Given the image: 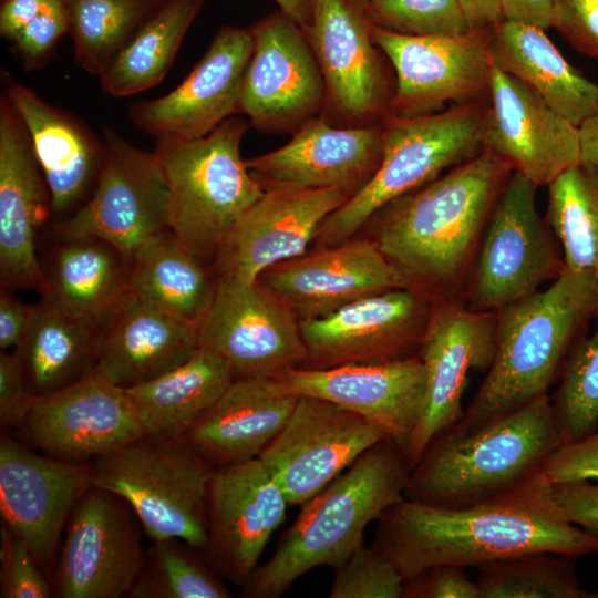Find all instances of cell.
<instances>
[{
  "instance_id": "1",
  "label": "cell",
  "mask_w": 598,
  "mask_h": 598,
  "mask_svg": "<svg viewBox=\"0 0 598 598\" xmlns=\"http://www.w3.org/2000/svg\"><path fill=\"white\" fill-rule=\"evenodd\" d=\"M377 522L373 545L403 579L442 564L476 568L534 551L598 553V538L567 520L542 472L515 491L462 507L402 497Z\"/></svg>"
},
{
  "instance_id": "2",
  "label": "cell",
  "mask_w": 598,
  "mask_h": 598,
  "mask_svg": "<svg viewBox=\"0 0 598 598\" xmlns=\"http://www.w3.org/2000/svg\"><path fill=\"white\" fill-rule=\"evenodd\" d=\"M512 173L483 148L373 215V240L408 288L464 305L482 237Z\"/></svg>"
},
{
  "instance_id": "3",
  "label": "cell",
  "mask_w": 598,
  "mask_h": 598,
  "mask_svg": "<svg viewBox=\"0 0 598 598\" xmlns=\"http://www.w3.org/2000/svg\"><path fill=\"white\" fill-rule=\"evenodd\" d=\"M496 312L494 360L464 416L450 430L477 429L548 394L598 312V282L565 267L545 290Z\"/></svg>"
},
{
  "instance_id": "4",
  "label": "cell",
  "mask_w": 598,
  "mask_h": 598,
  "mask_svg": "<svg viewBox=\"0 0 598 598\" xmlns=\"http://www.w3.org/2000/svg\"><path fill=\"white\" fill-rule=\"evenodd\" d=\"M411 471L402 446L382 440L301 506L274 555L240 586L243 598L280 597L313 568L336 569L360 545L364 528L404 497Z\"/></svg>"
},
{
  "instance_id": "5",
  "label": "cell",
  "mask_w": 598,
  "mask_h": 598,
  "mask_svg": "<svg viewBox=\"0 0 598 598\" xmlns=\"http://www.w3.org/2000/svg\"><path fill=\"white\" fill-rule=\"evenodd\" d=\"M563 443L551 400L542 395L477 429L436 436L411 468L404 497L462 507L509 493Z\"/></svg>"
},
{
  "instance_id": "6",
  "label": "cell",
  "mask_w": 598,
  "mask_h": 598,
  "mask_svg": "<svg viewBox=\"0 0 598 598\" xmlns=\"http://www.w3.org/2000/svg\"><path fill=\"white\" fill-rule=\"evenodd\" d=\"M247 128L246 121L230 116L198 138H157L168 228L205 262H213L228 229L265 190L240 155Z\"/></svg>"
},
{
  "instance_id": "7",
  "label": "cell",
  "mask_w": 598,
  "mask_h": 598,
  "mask_svg": "<svg viewBox=\"0 0 598 598\" xmlns=\"http://www.w3.org/2000/svg\"><path fill=\"white\" fill-rule=\"evenodd\" d=\"M489 101L383 121L380 164L371 178L320 225L319 247L351 238L391 200L434 181L483 150Z\"/></svg>"
},
{
  "instance_id": "8",
  "label": "cell",
  "mask_w": 598,
  "mask_h": 598,
  "mask_svg": "<svg viewBox=\"0 0 598 598\" xmlns=\"http://www.w3.org/2000/svg\"><path fill=\"white\" fill-rule=\"evenodd\" d=\"M91 468L92 485L124 498L152 542L177 537L205 550L214 468L184 436L144 434L95 458Z\"/></svg>"
},
{
  "instance_id": "9",
  "label": "cell",
  "mask_w": 598,
  "mask_h": 598,
  "mask_svg": "<svg viewBox=\"0 0 598 598\" xmlns=\"http://www.w3.org/2000/svg\"><path fill=\"white\" fill-rule=\"evenodd\" d=\"M536 188L513 171L482 237L466 287V308L498 311L563 272V255L536 208Z\"/></svg>"
},
{
  "instance_id": "10",
  "label": "cell",
  "mask_w": 598,
  "mask_h": 598,
  "mask_svg": "<svg viewBox=\"0 0 598 598\" xmlns=\"http://www.w3.org/2000/svg\"><path fill=\"white\" fill-rule=\"evenodd\" d=\"M196 328L198 346L220 355L235 379L275 377L307 358L300 320L260 279L216 277Z\"/></svg>"
},
{
  "instance_id": "11",
  "label": "cell",
  "mask_w": 598,
  "mask_h": 598,
  "mask_svg": "<svg viewBox=\"0 0 598 598\" xmlns=\"http://www.w3.org/2000/svg\"><path fill=\"white\" fill-rule=\"evenodd\" d=\"M167 231V188L154 153L106 130L92 196L60 223L59 238H97L132 262L145 245Z\"/></svg>"
},
{
  "instance_id": "12",
  "label": "cell",
  "mask_w": 598,
  "mask_h": 598,
  "mask_svg": "<svg viewBox=\"0 0 598 598\" xmlns=\"http://www.w3.org/2000/svg\"><path fill=\"white\" fill-rule=\"evenodd\" d=\"M143 534L124 498L91 485L66 523L51 577L53 597H126L144 563Z\"/></svg>"
},
{
  "instance_id": "13",
  "label": "cell",
  "mask_w": 598,
  "mask_h": 598,
  "mask_svg": "<svg viewBox=\"0 0 598 598\" xmlns=\"http://www.w3.org/2000/svg\"><path fill=\"white\" fill-rule=\"evenodd\" d=\"M492 28L455 35H406L372 23V41L395 73L390 115L421 116L443 111L447 103L487 101Z\"/></svg>"
},
{
  "instance_id": "14",
  "label": "cell",
  "mask_w": 598,
  "mask_h": 598,
  "mask_svg": "<svg viewBox=\"0 0 598 598\" xmlns=\"http://www.w3.org/2000/svg\"><path fill=\"white\" fill-rule=\"evenodd\" d=\"M368 0H313L306 32L326 84L323 115L364 126L390 115L393 89L371 37Z\"/></svg>"
},
{
  "instance_id": "15",
  "label": "cell",
  "mask_w": 598,
  "mask_h": 598,
  "mask_svg": "<svg viewBox=\"0 0 598 598\" xmlns=\"http://www.w3.org/2000/svg\"><path fill=\"white\" fill-rule=\"evenodd\" d=\"M250 31L254 47L236 113L260 132L293 134L326 105V84L309 38L281 10Z\"/></svg>"
},
{
  "instance_id": "16",
  "label": "cell",
  "mask_w": 598,
  "mask_h": 598,
  "mask_svg": "<svg viewBox=\"0 0 598 598\" xmlns=\"http://www.w3.org/2000/svg\"><path fill=\"white\" fill-rule=\"evenodd\" d=\"M91 475V463L56 460L1 433L2 524L28 546L50 582L66 523Z\"/></svg>"
},
{
  "instance_id": "17",
  "label": "cell",
  "mask_w": 598,
  "mask_h": 598,
  "mask_svg": "<svg viewBox=\"0 0 598 598\" xmlns=\"http://www.w3.org/2000/svg\"><path fill=\"white\" fill-rule=\"evenodd\" d=\"M496 327V311H475L446 300L432 302L417 353L425 369V393L405 450L411 468L436 436L464 416L462 400L468 372L487 371L492 365Z\"/></svg>"
},
{
  "instance_id": "18",
  "label": "cell",
  "mask_w": 598,
  "mask_h": 598,
  "mask_svg": "<svg viewBox=\"0 0 598 598\" xmlns=\"http://www.w3.org/2000/svg\"><path fill=\"white\" fill-rule=\"evenodd\" d=\"M385 439L378 427L344 408L298 395L288 422L258 458L289 506H301Z\"/></svg>"
},
{
  "instance_id": "19",
  "label": "cell",
  "mask_w": 598,
  "mask_h": 598,
  "mask_svg": "<svg viewBox=\"0 0 598 598\" xmlns=\"http://www.w3.org/2000/svg\"><path fill=\"white\" fill-rule=\"evenodd\" d=\"M432 300L399 287L368 296L318 319L300 320L303 369L382 363L419 353Z\"/></svg>"
},
{
  "instance_id": "20",
  "label": "cell",
  "mask_w": 598,
  "mask_h": 598,
  "mask_svg": "<svg viewBox=\"0 0 598 598\" xmlns=\"http://www.w3.org/2000/svg\"><path fill=\"white\" fill-rule=\"evenodd\" d=\"M16 431L34 450L72 463H91L145 434L125 389L94 371L38 396Z\"/></svg>"
},
{
  "instance_id": "21",
  "label": "cell",
  "mask_w": 598,
  "mask_h": 598,
  "mask_svg": "<svg viewBox=\"0 0 598 598\" xmlns=\"http://www.w3.org/2000/svg\"><path fill=\"white\" fill-rule=\"evenodd\" d=\"M264 186L226 233L213 260L216 277L254 282L268 268L305 254L323 220L351 197L340 188Z\"/></svg>"
},
{
  "instance_id": "22",
  "label": "cell",
  "mask_w": 598,
  "mask_h": 598,
  "mask_svg": "<svg viewBox=\"0 0 598 598\" xmlns=\"http://www.w3.org/2000/svg\"><path fill=\"white\" fill-rule=\"evenodd\" d=\"M288 501L257 457L214 470L206 504L205 551L224 579L243 586L256 569Z\"/></svg>"
},
{
  "instance_id": "23",
  "label": "cell",
  "mask_w": 598,
  "mask_h": 598,
  "mask_svg": "<svg viewBox=\"0 0 598 598\" xmlns=\"http://www.w3.org/2000/svg\"><path fill=\"white\" fill-rule=\"evenodd\" d=\"M488 101L483 148L501 157L536 187L550 185L580 163L579 127L493 61Z\"/></svg>"
},
{
  "instance_id": "24",
  "label": "cell",
  "mask_w": 598,
  "mask_h": 598,
  "mask_svg": "<svg viewBox=\"0 0 598 598\" xmlns=\"http://www.w3.org/2000/svg\"><path fill=\"white\" fill-rule=\"evenodd\" d=\"M275 378L287 392L320 398L362 416L404 451L422 413L425 369L419 354L382 363L295 368Z\"/></svg>"
},
{
  "instance_id": "25",
  "label": "cell",
  "mask_w": 598,
  "mask_h": 598,
  "mask_svg": "<svg viewBox=\"0 0 598 598\" xmlns=\"http://www.w3.org/2000/svg\"><path fill=\"white\" fill-rule=\"evenodd\" d=\"M52 212L49 187L30 135L7 96L0 103V281L1 289L44 286L35 251L38 229Z\"/></svg>"
},
{
  "instance_id": "26",
  "label": "cell",
  "mask_w": 598,
  "mask_h": 598,
  "mask_svg": "<svg viewBox=\"0 0 598 598\" xmlns=\"http://www.w3.org/2000/svg\"><path fill=\"white\" fill-rule=\"evenodd\" d=\"M252 47L250 29L221 27L177 87L133 107L136 126L156 138L193 140L210 133L236 113Z\"/></svg>"
},
{
  "instance_id": "27",
  "label": "cell",
  "mask_w": 598,
  "mask_h": 598,
  "mask_svg": "<svg viewBox=\"0 0 598 598\" xmlns=\"http://www.w3.org/2000/svg\"><path fill=\"white\" fill-rule=\"evenodd\" d=\"M259 279L299 320L323 318L368 296L406 287L373 239L319 247L268 268Z\"/></svg>"
},
{
  "instance_id": "28",
  "label": "cell",
  "mask_w": 598,
  "mask_h": 598,
  "mask_svg": "<svg viewBox=\"0 0 598 598\" xmlns=\"http://www.w3.org/2000/svg\"><path fill=\"white\" fill-rule=\"evenodd\" d=\"M382 145L383 122L338 126L320 114L283 146L245 162L262 184L340 188L352 196L377 171Z\"/></svg>"
},
{
  "instance_id": "29",
  "label": "cell",
  "mask_w": 598,
  "mask_h": 598,
  "mask_svg": "<svg viewBox=\"0 0 598 598\" xmlns=\"http://www.w3.org/2000/svg\"><path fill=\"white\" fill-rule=\"evenodd\" d=\"M297 401L275 377L235 379L184 437L214 470L245 463L282 430Z\"/></svg>"
},
{
  "instance_id": "30",
  "label": "cell",
  "mask_w": 598,
  "mask_h": 598,
  "mask_svg": "<svg viewBox=\"0 0 598 598\" xmlns=\"http://www.w3.org/2000/svg\"><path fill=\"white\" fill-rule=\"evenodd\" d=\"M197 348L195 326L127 292L105 323L94 372L128 389L177 367Z\"/></svg>"
},
{
  "instance_id": "31",
  "label": "cell",
  "mask_w": 598,
  "mask_h": 598,
  "mask_svg": "<svg viewBox=\"0 0 598 598\" xmlns=\"http://www.w3.org/2000/svg\"><path fill=\"white\" fill-rule=\"evenodd\" d=\"M7 97L23 122L51 195L52 212L62 214L96 182L100 143L81 123L43 101L31 89L12 83Z\"/></svg>"
},
{
  "instance_id": "32",
  "label": "cell",
  "mask_w": 598,
  "mask_h": 598,
  "mask_svg": "<svg viewBox=\"0 0 598 598\" xmlns=\"http://www.w3.org/2000/svg\"><path fill=\"white\" fill-rule=\"evenodd\" d=\"M489 55L574 125L598 115V84L567 62L545 30L501 21L491 30Z\"/></svg>"
},
{
  "instance_id": "33",
  "label": "cell",
  "mask_w": 598,
  "mask_h": 598,
  "mask_svg": "<svg viewBox=\"0 0 598 598\" xmlns=\"http://www.w3.org/2000/svg\"><path fill=\"white\" fill-rule=\"evenodd\" d=\"M106 322L41 299L14 348L35 396L60 391L95 370Z\"/></svg>"
},
{
  "instance_id": "34",
  "label": "cell",
  "mask_w": 598,
  "mask_h": 598,
  "mask_svg": "<svg viewBox=\"0 0 598 598\" xmlns=\"http://www.w3.org/2000/svg\"><path fill=\"white\" fill-rule=\"evenodd\" d=\"M60 241L42 267V299L106 322L128 292L131 262L97 238Z\"/></svg>"
},
{
  "instance_id": "35",
  "label": "cell",
  "mask_w": 598,
  "mask_h": 598,
  "mask_svg": "<svg viewBox=\"0 0 598 598\" xmlns=\"http://www.w3.org/2000/svg\"><path fill=\"white\" fill-rule=\"evenodd\" d=\"M234 380L220 355L198 346L183 363L125 391L145 434L184 436Z\"/></svg>"
},
{
  "instance_id": "36",
  "label": "cell",
  "mask_w": 598,
  "mask_h": 598,
  "mask_svg": "<svg viewBox=\"0 0 598 598\" xmlns=\"http://www.w3.org/2000/svg\"><path fill=\"white\" fill-rule=\"evenodd\" d=\"M216 278L171 231L145 245L131 262L128 292L197 327Z\"/></svg>"
},
{
  "instance_id": "37",
  "label": "cell",
  "mask_w": 598,
  "mask_h": 598,
  "mask_svg": "<svg viewBox=\"0 0 598 598\" xmlns=\"http://www.w3.org/2000/svg\"><path fill=\"white\" fill-rule=\"evenodd\" d=\"M206 1L161 0L100 73L103 91L114 97H124L161 82Z\"/></svg>"
},
{
  "instance_id": "38",
  "label": "cell",
  "mask_w": 598,
  "mask_h": 598,
  "mask_svg": "<svg viewBox=\"0 0 598 598\" xmlns=\"http://www.w3.org/2000/svg\"><path fill=\"white\" fill-rule=\"evenodd\" d=\"M546 220L565 267L598 282V165L579 163L548 185Z\"/></svg>"
},
{
  "instance_id": "39",
  "label": "cell",
  "mask_w": 598,
  "mask_h": 598,
  "mask_svg": "<svg viewBox=\"0 0 598 598\" xmlns=\"http://www.w3.org/2000/svg\"><path fill=\"white\" fill-rule=\"evenodd\" d=\"M204 549L182 538L154 540L130 598H229L230 591Z\"/></svg>"
},
{
  "instance_id": "40",
  "label": "cell",
  "mask_w": 598,
  "mask_h": 598,
  "mask_svg": "<svg viewBox=\"0 0 598 598\" xmlns=\"http://www.w3.org/2000/svg\"><path fill=\"white\" fill-rule=\"evenodd\" d=\"M476 568L480 598H598L580 587L575 557L564 554L526 553Z\"/></svg>"
},
{
  "instance_id": "41",
  "label": "cell",
  "mask_w": 598,
  "mask_h": 598,
  "mask_svg": "<svg viewBox=\"0 0 598 598\" xmlns=\"http://www.w3.org/2000/svg\"><path fill=\"white\" fill-rule=\"evenodd\" d=\"M161 0H64L78 63L100 75Z\"/></svg>"
},
{
  "instance_id": "42",
  "label": "cell",
  "mask_w": 598,
  "mask_h": 598,
  "mask_svg": "<svg viewBox=\"0 0 598 598\" xmlns=\"http://www.w3.org/2000/svg\"><path fill=\"white\" fill-rule=\"evenodd\" d=\"M590 336L579 337L560 372L551 400L564 443L575 442L598 429V312Z\"/></svg>"
},
{
  "instance_id": "43",
  "label": "cell",
  "mask_w": 598,
  "mask_h": 598,
  "mask_svg": "<svg viewBox=\"0 0 598 598\" xmlns=\"http://www.w3.org/2000/svg\"><path fill=\"white\" fill-rule=\"evenodd\" d=\"M372 23L406 35H455L470 28L460 0H368Z\"/></svg>"
},
{
  "instance_id": "44",
  "label": "cell",
  "mask_w": 598,
  "mask_h": 598,
  "mask_svg": "<svg viewBox=\"0 0 598 598\" xmlns=\"http://www.w3.org/2000/svg\"><path fill=\"white\" fill-rule=\"evenodd\" d=\"M330 598H401L403 577L373 544L360 545L336 569Z\"/></svg>"
},
{
  "instance_id": "45",
  "label": "cell",
  "mask_w": 598,
  "mask_h": 598,
  "mask_svg": "<svg viewBox=\"0 0 598 598\" xmlns=\"http://www.w3.org/2000/svg\"><path fill=\"white\" fill-rule=\"evenodd\" d=\"M0 597H53L51 582L28 546L3 524L0 530Z\"/></svg>"
},
{
  "instance_id": "46",
  "label": "cell",
  "mask_w": 598,
  "mask_h": 598,
  "mask_svg": "<svg viewBox=\"0 0 598 598\" xmlns=\"http://www.w3.org/2000/svg\"><path fill=\"white\" fill-rule=\"evenodd\" d=\"M540 472L551 485L598 481V429L584 439L563 443L547 457Z\"/></svg>"
},
{
  "instance_id": "47",
  "label": "cell",
  "mask_w": 598,
  "mask_h": 598,
  "mask_svg": "<svg viewBox=\"0 0 598 598\" xmlns=\"http://www.w3.org/2000/svg\"><path fill=\"white\" fill-rule=\"evenodd\" d=\"M66 32H70V20L64 0H47L12 42L21 56L32 63L47 56Z\"/></svg>"
},
{
  "instance_id": "48",
  "label": "cell",
  "mask_w": 598,
  "mask_h": 598,
  "mask_svg": "<svg viewBox=\"0 0 598 598\" xmlns=\"http://www.w3.org/2000/svg\"><path fill=\"white\" fill-rule=\"evenodd\" d=\"M402 598H480V590L465 567L442 564L405 578Z\"/></svg>"
},
{
  "instance_id": "49",
  "label": "cell",
  "mask_w": 598,
  "mask_h": 598,
  "mask_svg": "<svg viewBox=\"0 0 598 598\" xmlns=\"http://www.w3.org/2000/svg\"><path fill=\"white\" fill-rule=\"evenodd\" d=\"M551 27L576 50L598 59V0H554Z\"/></svg>"
},
{
  "instance_id": "50",
  "label": "cell",
  "mask_w": 598,
  "mask_h": 598,
  "mask_svg": "<svg viewBox=\"0 0 598 598\" xmlns=\"http://www.w3.org/2000/svg\"><path fill=\"white\" fill-rule=\"evenodd\" d=\"M37 398L14 352L2 351L0 353L1 433L16 430L28 416Z\"/></svg>"
},
{
  "instance_id": "51",
  "label": "cell",
  "mask_w": 598,
  "mask_h": 598,
  "mask_svg": "<svg viewBox=\"0 0 598 598\" xmlns=\"http://www.w3.org/2000/svg\"><path fill=\"white\" fill-rule=\"evenodd\" d=\"M555 502L571 524L598 538V484L573 481L551 485Z\"/></svg>"
},
{
  "instance_id": "52",
  "label": "cell",
  "mask_w": 598,
  "mask_h": 598,
  "mask_svg": "<svg viewBox=\"0 0 598 598\" xmlns=\"http://www.w3.org/2000/svg\"><path fill=\"white\" fill-rule=\"evenodd\" d=\"M34 305L29 306L13 297L10 290L0 293V348H16L32 320Z\"/></svg>"
},
{
  "instance_id": "53",
  "label": "cell",
  "mask_w": 598,
  "mask_h": 598,
  "mask_svg": "<svg viewBox=\"0 0 598 598\" xmlns=\"http://www.w3.org/2000/svg\"><path fill=\"white\" fill-rule=\"evenodd\" d=\"M502 21L546 30L551 27L554 0H499Z\"/></svg>"
},
{
  "instance_id": "54",
  "label": "cell",
  "mask_w": 598,
  "mask_h": 598,
  "mask_svg": "<svg viewBox=\"0 0 598 598\" xmlns=\"http://www.w3.org/2000/svg\"><path fill=\"white\" fill-rule=\"evenodd\" d=\"M47 0H2L0 33L13 40L41 11Z\"/></svg>"
},
{
  "instance_id": "55",
  "label": "cell",
  "mask_w": 598,
  "mask_h": 598,
  "mask_svg": "<svg viewBox=\"0 0 598 598\" xmlns=\"http://www.w3.org/2000/svg\"><path fill=\"white\" fill-rule=\"evenodd\" d=\"M470 30L492 28L502 21L499 0H460Z\"/></svg>"
},
{
  "instance_id": "56",
  "label": "cell",
  "mask_w": 598,
  "mask_h": 598,
  "mask_svg": "<svg viewBox=\"0 0 598 598\" xmlns=\"http://www.w3.org/2000/svg\"><path fill=\"white\" fill-rule=\"evenodd\" d=\"M580 163L598 165V115L579 126Z\"/></svg>"
},
{
  "instance_id": "57",
  "label": "cell",
  "mask_w": 598,
  "mask_h": 598,
  "mask_svg": "<svg viewBox=\"0 0 598 598\" xmlns=\"http://www.w3.org/2000/svg\"><path fill=\"white\" fill-rule=\"evenodd\" d=\"M279 10L286 13L298 25H300L305 32L308 31L313 10V0H274Z\"/></svg>"
}]
</instances>
